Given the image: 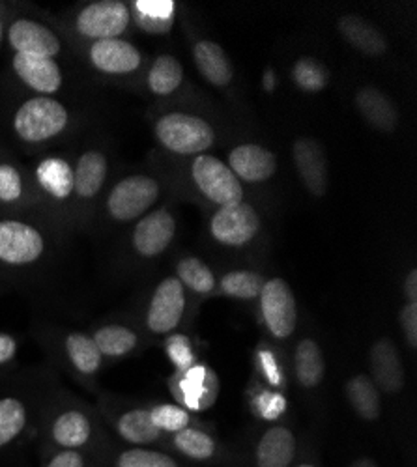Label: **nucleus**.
I'll list each match as a JSON object with an SVG mask.
<instances>
[{"label":"nucleus","mask_w":417,"mask_h":467,"mask_svg":"<svg viewBox=\"0 0 417 467\" xmlns=\"http://www.w3.org/2000/svg\"><path fill=\"white\" fill-rule=\"evenodd\" d=\"M404 292H406L410 303H417V271L415 269H412L410 275L406 277Z\"/></svg>","instance_id":"a18cd8bd"},{"label":"nucleus","mask_w":417,"mask_h":467,"mask_svg":"<svg viewBox=\"0 0 417 467\" xmlns=\"http://www.w3.org/2000/svg\"><path fill=\"white\" fill-rule=\"evenodd\" d=\"M174 443L185 456L195 458V460H206L215 451V445L210 436H206L201 431H193V428H187V426L182 428L180 432H176Z\"/></svg>","instance_id":"c9c22d12"},{"label":"nucleus","mask_w":417,"mask_h":467,"mask_svg":"<svg viewBox=\"0 0 417 467\" xmlns=\"http://www.w3.org/2000/svg\"><path fill=\"white\" fill-rule=\"evenodd\" d=\"M264 283L266 281L253 271H233L221 279V290L238 299H253L260 296Z\"/></svg>","instance_id":"473e14b6"},{"label":"nucleus","mask_w":417,"mask_h":467,"mask_svg":"<svg viewBox=\"0 0 417 467\" xmlns=\"http://www.w3.org/2000/svg\"><path fill=\"white\" fill-rule=\"evenodd\" d=\"M87 57L90 66L105 75H130L142 64L141 51L122 37L92 42L87 49Z\"/></svg>","instance_id":"f8f14e48"},{"label":"nucleus","mask_w":417,"mask_h":467,"mask_svg":"<svg viewBox=\"0 0 417 467\" xmlns=\"http://www.w3.org/2000/svg\"><path fill=\"white\" fill-rule=\"evenodd\" d=\"M5 37H6V19L3 14V6H0V47H3Z\"/></svg>","instance_id":"49530a36"},{"label":"nucleus","mask_w":417,"mask_h":467,"mask_svg":"<svg viewBox=\"0 0 417 467\" xmlns=\"http://www.w3.org/2000/svg\"><path fill=\"white\" fill-rule=\"evenodd\" d=\"M292 155L297 174L311 194L324 197L328 191V163L322 146L313 139H297Z\"/></svg>","instance_id":"2eb2a0df"},{"label":"nucleus","mask_w":417,"mask_h":467,"mask_svg":"<svg viewBox=\"0 0 417 467\" xmlns=\"http://www.w3.org/2000/svg\"><path fill=\"white\" fill-rule=\"evenodd\" d=\"M260 228V219L253 206L245 202H236L221 206L210 223L212 236L224 245L240 247L251 242Z\"/></svg>","instance_id":"1a4fd4ad"},{"label":"nucleus","mask_w":417,"mask_h":467,"mask_svg":"<svg viewBox=\"0 0 417 467\" xmlns=\"http://www.w3.org/2000/svg\"><path fill=\"white\" fill-rule=\"evenodd\" d=\"M193 180L206 199L229 206L242 202L244 189L236 174L214 155H197L192 167Z\"/></svg>","instance_id":"423d86ee"},{"label":"nucleus","mask_w":417,"mask_h":467,"mask_svg":"<svg viewBox=\"0 0 417 467\" xmlns=\"http://www.w3.org/2000/svg\"><path fill=\"white\" fill-rule=\"evenodd\" d=\"M109 174L107 155L99 150H89L79 155L73 167V197L83 202H92L99 197Z\"/></svg>","instance_id":"dca6fc26"},{"label":"nucleus","mask_w":417,"mask_h":467,"mask_svg":"<svg viewBox=\"0 0 417 467\" xmlns=\"http://www.w3.org/2000/svg\"><path fill=\"white\" fill-rule=\"evenodd\" d=\"M183 286L176 277L165 279L151 296L150 306H148V317L146 326L150 331L154 333H171L182 320L183 315Z\"/></svg>","instance_id":"9d476101"},{"label":"nucleus","mask_w":417,"mask_h":467,"mask_svg":"<svg viewBox=\"0 0 417 467\" xmlns=\"http://www.w3.org/2000/svg\"><path fill=\"white\" fill-rule=\"evenodd\" d=\"M193 58L201 73L215 87H226L233 81V64L226 53L215 42L203 40L193 49Z\"/></svg>","instance_id":"5701e85b"},{"label":"nucleus","mask_w":417,"mask_h":467,"mask_svg":"<svg viewBox=\"0 0 417 467\" xmlns=\"http://www.w3.org/2000/svg\"><path fill=\"white\" fill-rule=\"evenodd\" d=\"M133 16L135 23L150 34H167L174 19V3L172 0H135Z\"/></svg>","instance_id":"bb28decb"},{"label":"nucleus","mask_w":417,"mask_h":467,"mask_svg":"<svg viewBox=\"0 0 417 467\" xmlns=\"http://www.w3.org/2000/svg\"><path fill=\"white\" fill-rule=\"evenodd\" d=\"M30 424V410L16 395L0 397V451L14 445Z\"/></svg>","instance_id":"393cba45"},{"label":"nucleus","mask_w":417,"mask_h":467,"mask_svg":"<svg viewBox=\"0 0 417 467\" xmlns=\"http://www.w3.org/2000/svg\"><path fill=\"white\" fill-rule=\"evenodd\" d=\"M260 306L264 322H266L272 335L277 338H287L294 333L297 322L296 299L290 286L283 279L264 283L260 292Z\"/></svg>","instance_id":"6e6552de"},{"label":"nucleus","mask_w":417,"mask_h":467,"mask_svg":"<svg viewBox=\"0 0 417 467\" xmlns=\"http://www.w3.org/2000/svg\"><path fill=\"white\" fill-rule=\"evenodd\" d=\"M324 358L315 340L306 338L296 349V376L303 387H317L324 378Z\"/></svg>","instance_id":"c85d7f7f"},{"label":"nucleus","mask_w":417,"mask_h":467,"mask_svg":"<svg viewBox=\"0 0 417 467\" xmlns=\"http://www.w3.org/2000/svg\"><path fill=\"white\" fill-rule=\"evenodd\" d=\"M401 326L412 348L417 346V303H408L401 313Z\"/></svg>","instance_id":"79ce46f5"},{"label":"nucleus","mask_w":417,"mask_h":467,"mask_svg":"<svg viewBox=\"0 0 417 467\" xmlns=\"http://www.w3.org/2000/svg\"><path fill=\"white\" fill-rule=\"evenodd\" d=\"M49 440L58 449L83 451L94 440L92 417L79 408H60L49 422Z\"/></svg>","instance_id":"9b49d317"},{"label":"nucleus","mask_w":417,"mask_h":467,"mask_svg":"<svg viewBox=\"0 0 417 467\" xmlns=\"http://www.w3.org/2000/svg\"><path fill=\"white\" fill-rule=\"evenodd\" d=\"M115 467H178L176 462L162 452L144 451V449H128L117 456Z\"/></svg>","instance_id":"e433bc0d"},{"label":"nucleus","mask_w":417,"mask_h":467,"mask_svg":"<svg viewBox=\"0 0 417 467\" xmlns=\"http://www.w3.org/2000/svg\"><path fill=\"white\" fill-rule=\"evenodd\" d=\"M352 467H378L372 460H367V458H361V460H358V462H354L352 463Z\"/></svg>","instance_id":"de8ad7c7"},{"label":"nucleus","mask_w":417,"mask_h":467,"mask_svg":"<svg viewBox=\"0 0 417 467\" xmlns=\"http://www.w3.org/2000/svg\"><path fill=\"white\" fill-rule=\"evenodd\" d=\"M256 404H258L260 415L264 419H270V420L277 419L287 408V400L277 393H262Z\"/></svg>","instance_id":"ea45409f"},{"label":"nucleus","mask_w":417,"mask_h":467,"mask_svg":"<svg viewBox=\"0 0 417 467\" xmlns=\"http://www.w3.org/2000/svg\"><path fill=\"white\" fill-rule=\"evenodd\" d=\"M160 197V183L144 174H131L112 185L105 201L107 215L117 223L142 217Z\"/></svg>","instance_id":"f03ea898"},{"label":"nucleus","mask_w":417,"mask_h":467,"mask_svg":"<svg viewBox=\"0 0 417 467\" xmlns=\"http://www.w3.org/2000/svg\"><path fill=\"white\" fill-rule=\"evenodd\" d=\"M339 30L352 47L369 57H381L388 49V42L382 32H378L358 16H345L339 21Z\"/></svg>","instance_id":"b1692460"},{"label":"nucleus","mask_w":417,"mask_h":467,"mask_svg":"<svg viewBox=\"0 0 417 467\" xmlns=\"http://www.w3.org/2000/svg\"><path fill=\"white\" fill-rule=\"evenodd\" d=\"M6 37L14 53L57 58L62 53L60 37L42 21L16 17L6 25Z\"/></svg>","instance_id":"0eeeda50"},{"label":"nucleus","mask_w":417,"mask_h":467,"mask_svg":"<svg viewBox=\"0 0 417 467\" xmlns=\"http://www.w3.org/2000/svg\"><path fill=\"white\" fill-rule=\"evenodd\" d=\"M158 140L171 151L182 155H197L214 144L212 126L199 116L171 112L156 124Z\"/></svg>","instance_id":"20e7f679"},{"label":"nucleus","mask_w":417,"mask_h":467,"mask_svg":"<svg viewBox=\"0 0 417 467\" xmlns=\"http://www.w3.org/2000/svg\"><path fill=\"white\" fill-rule=\"evenodd\" d=\"M26 197L28 183L23 171L16 163L0 158V208L19 206Z\"/></svg>","instance_id":"7c9ffc66"},{"label":"nucleus","mask_w":417,"mask_h":467,"mask_svg":"<svg viewBox=\"0 0 417 467\" xmlns=\"http://www.w3.org/2000/svg\"><path fill=\"white\" fill-rule=\"evenodd\" d=\"M347 393L358 415L367 420L381 417V395H378L372 379L367 376H354L347 385Z\"/></svg>","instance_id":"2f4dec72"},{"label":"nucleus","mask_w":417,"mask_h":467,"mask_svg":"<svg viewBox=\"0 0 417 467\" xmlns=\"http://www.w3.org/2000/svg\"><path fill=\"white\" fill-rule=\"evenodd\" d=\"M178 281L187 285L192 290L206 294L214 288V275L212 269L201 262L199 258H185L178 264Z\"/></svg>","instance_id":"72a5a7b5"},{"label":"nucleus","mask_w":417,"mask_h":467,"mask_svg":"<svg viewBox=\"0 0 417 467\" xmlns=\"http://www.w3.org/2000/svg\"><path fill=\"white\" fill-rule=\"evenodd\" d=\"M297 467H315V465H309V463H303V465H297Z\"/></svg>","instance_id":"09e8293b"},{"label":"nucleus","mask_w":417,"mask_h":467,"mask_svg":"<svg viewBox=\"0 0 417 467\" xmlns=\"http://www.w3.org/2000/svg\"><path fill=\"white\" fill-rule=\"evenodd\" d=\"M370 370L382 391L395 395L404 385V368L393 342L382 338L370 349Z\"/></svg>","instance_id":"6ab92c4d"},{"label":"nucleus","mask_w":417,"mask_h":467,"mask_svg":"<svg viewBox=\"0 0 417 467\" xmlns=\"http://www.w3.org/2000/svg\"><path fill=\"white\" fill-rule=\"evenodd\" d=\"M69 126V110L53 96L26 99L14 112L12 128L19 140L42 144L60 137Z\"/></svg>","instance_id":"f257e3e1"},{"label":"nucleus","mask_w":417,"mask_h":467,"mask_svg":"<svg viewBox=\"0 0 417 467\" xmlns=\"http://www.w3.org/2000/svg\"><path fill=\"white\" fill-rule=\"evenodd\" d=\"M294 81L306 92H320L328 87V71L315 58H301L294 66Z\"/></svg>","instance_id":"f704fd0d"},{"label":"nucleus","mask_w":417,"mask_h":467,"mask_svg":"<svg viewBox=\"0 0 417 467\" xmlns=\"http://www.w3.org/2000/svg\"><path fill=\"white\" fill-rule=\"evenodd\" d=\"M229 163L236 178L249 183L270 180L277 169L276 155L258 144H242L235 148L229 155Z\"/></svg>","instance_id":"f3484780"},{"label":"nucleus","mask_w":417,"mask_h":467,"mask_svg":"<svg viewBox=\"0 0 417 467\" xmlns=\"http://www.w3.org/2000/svg\"><path fill=\"white\" fill-rule=\"evenodd\" d=\"M46 467H87V458L81 451L58 449L55 454H51Z\"/></svg>","instance_id":"a19ab883"},{"label":"nucleus","mask_w":417,"mask_h":467,"mask_svg":"<svg viewBox=\"0 0 417 467\" xmlns=\"http://www.w3.org/2000/svg\"><path fill=\"white\" fill-rule=\"evenodd\" d=\"M119 436L131 445H148L154 443L162 431L151 422L150 410H128L119 415L115 420Z\"/></svg>","instance_id":"a878e982"},{"label":"nucleus","mask_w":417,"mask_h":467,"mask_svg":"<svg viewBox=\"0 0 417 467\" xmlns=\"http://www.w3.org/2000/svg\"><path fill=\"white\" fill-rule=\"evenodd\" d=\"M46 245L40 228L17 217H0V264L32 265L46 254Z\"/></svg>","instance_id":"39448f33"},{"label":"nucleus","mask_w":417,"mask_h":467,"mask_svg":"<svg viewBox=\"0 0 417 467\" xmlns=\"http://www.w3.org/2000/svg\"><path fill=\"white\" fill-rule=\"evenodd\" d=\"M169 356L171 359L180 367V368H187L192 367L193 363V354H192V348H189L187 340L183 337H172L169 340Z\"/></svg>","instance_id":"58836bf2"},{"label":"nucleus","mask_w":417,"mask_h":467,"mask_svg":"<svg viewBox=\"0 0 417 467\" xmlns=\"http://www.w3.org/2000/svg\"><path fill=\"white\" fill-rule=\"evenodd\" d=\"M356 105L363 119L376 130L393 131L397 126V110L388 96L372 87L361 88L356 96Z\"/></svg>","instance_id":"4be33fe9"},{"label":"nucleus","mask_w":417,"mask_h":467,"mask_svg":"<svg viewBox=\"0 0 417 467\" xmlns=\"http://www.w3.org/2000/svg\"><path fill=\"white\" fill-rule=\"evenodd\" d=\"M260 361H262L264 372H266L268 379H270L274 385H279V383H281V376H279V370H277L276 358H274L270 352H262V354H260Z\"/></svg>","instance_id":"c03bdc74"},{"label":"nucleus","mask_w":417,"mask_h":467,"mask_svg":"<svg viewBox=\"0 0 417 467\" xmlns=\"http://www.w3.org/2000/svg\"><path fill=\"white\" fill-rule=\"evenodd\" d=\"M131 23V10L120 0H96L83 6L73 19V30L83 40L99 42L120 37Z\"/></svg>","instance_id":"7ed1b4c3"},{"label":"nucleus","mask_w":417,"mask_h":467,"mask_svg":"<svg viewBox=\"0 0 417 467\" xmlns=\"http://www.w3.org/2000/svg\"><path fill=\"white\" fill-rule=\"evenodd\" d=\"M17 349H19L17 338L10 333L0 331V368L16 361Z\"/></svg>","instance_id":"37998d69"},{"label":"nucleus","mask_w":417,"mask_h":467,"mask_svg":"<svg viewBox=\"0 0 417 467\" xmlns=\"http://www.w3.org/2000/svg\"><path fill=\"white\" fill-rule=\"evenodd\" d=\"M150 417L160 431L167 432H180L189 422L187 411L178 406H158L154 410H150Z\"/></svg>","instance_id":"4c0bfd02"},{"label":"nucleus","mask_w":417,"mask_h":467,"mask_svg":"<svg viewBox=\"0 0 417 467\" xmlns=\"http://www.w3.org/2000/svg\"><path fill=\"white\" fill-rule=\"evenodd\" d=\"M176 234V221L167 210L151 212L139 219L133 228V249L144 258H154L162 254L172 242Z\"/></svg>","instance_id":"ddd939ff"},{"label":"nucleus","mask_w":417,"mask_h":467,"mask_svg":"<svg viewBox=\"0 0 417 467\" xmlns=\"http://www.w3.org/2000/svg\"><path fill=\"white\" fill-rule=\"evenodd\" d=\"M62 354L68 365L81 378H94L101 365L103 356L90 335L71 331L62 338Z\"/></svg>","instance_id":"aec40b11"},{"label":"nucleus","mask_w":417,"mask_h":467,"mask_svg":"<svg viewBox=\"0 0 417 467\" xmlns=\"http://www.w3.org/2000/svg\"><path fill=\"white\" fill-rule=\"evenodd\" d=\"M182 64L171 55H162L148 71V88L156 96H169L182 85Z\"/></svg>","instance_id":"c756f323"},{"label":"nucleus","mask_w":417,"mask_h":467,"mask_svg":"<svg viewBox=\"0 0 417 467\" xmlns=\"http://www.w3.org/2000/svg\"><path fill=\"white\" fill-rule=\"evenodd\" d=\"M92 340L96 342L99 354L103 358H112L119 359L128 354H131L137 348L139 337L133 329L120 326V324H107L92 335Z\"/></svg>","instance_id":"cd10ccee"},{"label":"nucleus","mask_w":417,"mask_h":467,"mask_svg":"<svg viewBox=\"0 0 417 467\" xmlns=\"http://www.w3.org/2000/svg\"><path fill=\"white\" fill-rule=\"evenodd\" d=\"M34 183L51 201L73 197V167L64 158H44L34 169Z\"/></svg>","instance_id":"a211bd4d"},{"label":"nucleus","mask_w":417,"mask_h":467,"mask_svg":"<svg viewBox=\"0 0 417 467\" xmlns=\"http://www.w3.org/2000/svg\"><path fill=\"white\" fill-rule=\"evenodd\" d=\"M296 452V440L283 426H274L256 447L258 467H288Z\"/></svg>","instance_id":"412c9836"},{"label":"nucleus","mask_w":417,"mask_h":467,"mask_svg":"<svg viewBox=\"0 0 417 467\" xmlns=\"http://www.w3.org/2000/svg\"><path fill=\"white\" fill-rule=\"evenodd\" d=\"M12 69L17 79L40 96H53L62 88V69L53 58L14 53Z\"/></svg>","instance_id":"4468645a"}]
</instances>
